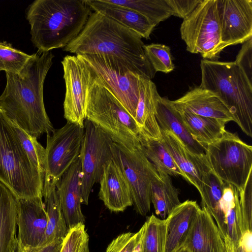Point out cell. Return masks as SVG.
<instances>
[{
	"mask_svg": "<svg viewBox=\"0 0 252 252\" xmlns=\"http://www.w3.org/2000/svg\"><path fill=\"white\" fill-rule=\"evenodd\" d=\"M54 57L51 52H37L19 73L5 72L6 83L0 96V109L6 117L37 138L55 129L43 100L44 83Z\"/></svg>",
	"mask_w": 252,
	"mask_h": 252,
	"instance_id": "obj_1",
	"label": "cell"
},
{
	"mask_svg": "<svg viewBox=\"0 0 252 252\" xmlns=\"http://www.w3.org/2000/svg\"><path fill=\"white\" fill-rule=\"evenodd\" d=\"M141 37L97 12H92L78 36L63 50L77 55H96L152 80L156 74L144 52Z\"/></svg>",
	"mask_w": 252,
	"mask_h": 252,
	"instance_id": "obj_2",
	"label": "cell"
},
{
	"mask_svg": "<svg viewBox=\"0 0 252 252\" xmlns=\"http://www.w3.org/2000/svg\"><path fill=\"white\" fill-rule=\"evenodd\" d=\"M92 10L84 0H36L26 18L31 41L40 53L63 48L85 26Z\"/></svg>",
	"mask_w": 252,
	"mask_h": 252,
	"instance_id": "obj_3",
	"label": "cell"
},
{
	"mask_svg": "<svg viewBox=\"0 0 252 252\" xmlns=\"http://www.w3.org/2000/svg\"><path fill=\"white\" fill-rule=\"evenodd\" d=\"M200 87L216 95L231 113L234 122L252 137V83L234 62L201 61Z\"/></svg>",
	"mask_w": 252,
	"mask_h": 252,
	"instance_id": "obj_4",
	"label": "cell"
},
{
	"mask_svg": "<svg viewBox=\"0 0 252 252\" xmlns=\"http://www.w3.org/2000/svg\"><path fill=\"white\" fill-rule=\"evenodd\" d=\"M86 65L89 71L86 119L100 128L114 142L129 148L139 147V130L134 119Z\"/></svg>",
	"mask_w": 252,
	"mask_h": 252,
	"instance_id": "obj_5",
	"label": "cell"
},
{
	"mask_svg": "<svg viewBox=\"0 0 252 252\" xmlns=\"http://www.w3.org/2000/svg\"><path fill=\"white\" fill-rule=\"evenodd\" d=\"M44 178L31 162L0 109V182L16 198L43 197Z\"/></svg>",
	"mask_w": 252,
	"mask_h": 252,
	"instance_id": "obj_6",
	"label": "cell"
},
{
	"mask_svg": "<svg viewBox=\"0 0 252 252\" xmlns=\"http://www.w3.org/2000/svg\"><path fill=\"white\" fill-rule=\"evenodd\" d=\"M205 150L212 171L223 182L240 190L252 172V147L236 133L226 130Z\"/></svg>",
	"mask_w": 252,
	"mask_h": 252,
	"instance_id": "obj_7",
	"label": "cell"
},
{
	"mask_svg": "<svg viewBox=\"0 0 252 252\" xmlns=\"http://www.w3.org/2000/svg\"><path fill=\"white\" fill-rule=\"evenodd\" d=\"M180 33L187 51L200 54L205 60L218 61L225 46L221 39L217 0H202L192 12L183 19Z\"/></svg>",
	"mask_w": 252,
	"mask_h": 252,
	"instance_id": "obj_8",
	"label": "cell"
},
{
	"mask_svg": "<svg viewBox=\"0 0 252 252\" xmlns=\"http://www.w3.org/2000/svg\"><path fill=\"white\" fill-rule=\"evenodd\" d=\"M113 159L124 173L129 186L135 211L145 216L151 208V181L158 174L153 164L144 153L141 146L129 148L113 142Z\"/></svg>",
	"mask_w": 252,
	"mask_h": 252,
	"instance_id": "obj_9",
	"label": "cell"
},
{
	"mask_svg": "<svg viewBox=\"0 0 252 252\" xmlns=\"http://www.w3.org/2000/svg\"><path fill=\"white\" fill-rule=\"evenodd\" d=\"M111 138L95 124L86 119L80 157L82 204H88L94 184L99 182L104 166L112 159Z\"/></svg>",
	"mask_w": 252,
	"mask_h": 252,
	"instance_id": "obj_10",
	"label": "cell"
},
{
	"mask_svg": "<svg viewBox=\"0 0 252 252\" xmlns=\"http://www.w3.org/2000/svg\"><path fill=\"white\" fill-rule=\"evenodd\" d=\"M84 126L69 122L47 134L44 183L57 184L80 155Z\"/></svg>",
	"mask_w": 252,
	"mask_h": 252,
	"instance_id": "obj_11",
	"label": "cell"
},
{
	"mask_svg": "<svg viewBox=\"0 0 252 252\" xmlns=\"http://www.w3.org/2000/svg\"><path fill=\"white\" fill-rule=\"evenodd\" d=\"M76 56L94 71L134 119L139 98V75L101 56Z\"/></svg>",
	"mask_w": 252,
	"mask_h": 252,
	"instance_id": "obj_12",
	"label": "cell"
},
{
	"mask_svg": "<svg viewBox=\"0 0 252 252\" xmlns=\"http://www.w3.org/2000/svg\"><path fill=\"white\" fill-rule=\"evenodd\" d=\"M61 63L66 88L63 104L64 117L67 122L84 126L87 118L88 68L76 56L67 55Z\"/></svg>",
	"mask_w": 252,
	"mask_h": 252,
	"instance_id": "obj_13",
	"label": "cell"
},
{
	"mask_svg": "<svg viewBox=\"0 0 252 252\" xmlns=\"http://www.w3.org/2000/svg\"><path fill=\"white\" fill-rule=\"evenodd\" d=\"M217 11L225 47L252 37V0H217Z\"/></svg>",
	"mask_w": 252,
	"mask_h": 252,
	"instance_id": "obj_14",
	"label": "cell"
},
{
	"mask_svg": "<svg viewBox=\"0 0 252 252\" xmlns=\"http://www.w3.org/2000/svg\"><path fill=\"white\" fill-rule=\"evenodd\" d=\"M17 239L25 249L39 247L47 224L42 197L16 198Z\"/></svg>",
	"mask_w": 252,
	"mask_h": 252,
	"instance_id": "obj_15",
	"label": "cell"
},
{
	"mask_svg": "<svg viewBox=\"0 0 252 252\" xmlns=\"http://www.w3.org/2000/svg\"><path fill=\"white\" fill-rule=\"evenodd\" d=\"M81 170L79 156L56 184L57 192L68 230L78 224H84L85 221L81 210Z\"/></svg>",
	"mask_w": 252,
	"mask_h": 252,
	"instance_id": "obj_16",
	"label": "cell"
},
{
	"mask_svg": "<svg viewBox=\"0 0 252 252\" xmlns=\"http://www.w3.org/2000/svg\"><path fill=\"white\" fill-rule=\"evenodd\" d=\"M161 140L186 180L200 192L205 175L211 170L206 155L198 156L190 152L173 132L161 130Z\"/></svg>",
	"mask_w": 252,
	"mask_h": 252,
	"instance_id": "obj_17",
	"label": "cell"
},
{
	"mask_svg": "<svg viewBox=\"0 0 252 252\" xmlns=\"http://www.w3.org/2000/svg\"><path fill=\"white\" fill-rule=\"evenodd\" d=\"M99 182V198L110 211L123 212L133 205L128 182L113 158L104 165Z\"/></svg>",
	"mask_w": 252,
	"mask_h": 252,
	"instance_id": "obj_18",
	"label": "cell"
},
{
	"mask_svg": "<svg viewBox=\"0 0 252 252\" xmlns=\"http://www.w3.org/2000/svg\"><path fill=\"white\" fill-rule=\"evenodd\" d=\"M182 246L190 252H226L224 240L206 208L198 212Z\"/></svg>",
	"mask_w": 252,
	"mask_h": 252,
	"instance_id": "obj_19",
	"label": "cell"
},
{
	"mask_svg": "<svg viewBox=\"0 0 252 252\" xmlns=\"http://www.w3.org/2000/svg\"><path fill=\"white\" fill-rule=\"evenodd\" d=\"M172 102L178 110L215 119L226 124L234 121L231 113L220 99L200 86L192 88L183 96Z\"/></svg>",
	"mask_w": 252,
	"mask_h": 252,
	"instance_id": "obj_20",
	"label": "cell"
},
{
	"mask_svg": "<svg viewBox=\"0 0 252 252\" xmlns=\"http://www.w3.org/2000/svg\"><path fill=\"white\" fill-rule=\"evenodd\" d=\"M138 83L139 98L134 120L140 140H160L162 134L156 118V101L159 94L152 80L139 76Z\"/></svg>",
	"mask_w": 252,
	"mask_h": 252,
	"instance_id": "obj_21",
	"label": "cell"
},
{
	"mask_svg": "<svg viewBox=\"0 0 252 252\" xmlns=\"http://www.w3.org/2000/svg\"><path fill=\"white\" fill-rule=\"evenodd\" d=\"M92 10L116 21L149 39L157 26L141 14L129 8L110 3L107 0H84Z\"/></svg>",
	"mask_w": 252,
	"mask_h": 252,
	"instance_id": "obj_22",
	"label": "cell"
},
{
	"mask_svg": "<svg viewBox=\"0 0 252 252\" xmlns=\"http://www.w3.org/2000/svg\"><path fill=\"white\" fill-rule=\"evenodd\" d=\"M200 209L195 201L187 200L173 210L165 219L164 252H174L183 245Z\"/></svg>",
	"mask_w": 252,
	"mask_h": 252,
	"instance_id": "obj_23",
	"label": "cell"
},
{
	"mask_svg": "<svg viewBox=\"0 0 252 252\" xmlns=\"http://www.w3.org/2000/svg\"><path fill=\"white\" fill-rule=\"evenodd\" d=\"M156 118L161 130L173 132L192 153L201 156L205 155V149L189 132L171 100L159 95L158 96L156 101Z\"/></svg>",
	"mask_w": 252,
	"mask_h": 252,
	"instance_id": "obj_24",
	"label": "cell"
},
{
	"mask_svg": "<svg viewBox=\"0 0 252 252\" xmlns=\"http://www.w3.org/2000/svg\"><path fill=\"white\" fill-rule=\"evenodd\" d=\"M42 196L47 215V224L39 247L47 245L58 239H63L68 232L57 192L56 185L44 183Z\"/></svg>",
	"mask_w": 252,
	"mask_h": 252,
	"instance_id": "obj_25",
	"label": "cell"
},
{
	"mask_svg": "<svg viewBox=\"0 0 252 252\" xmlns=\"http://www.w3.org/2000/svg\"><path fill=\"white\" fill-rule=\"evenodd\" d=\"M177 110L189 132L204 149L207 145L220 138L226 131V123L223 122Z\"/></svg>",
	"mask_w": 252,
	"mask_h": 252,
	"instance_id": "obj_26",
	"label": "cell"
},
{
	"mask_svg": "<svg viewBox=\"0 0 252 252\" xmlns=\"http://www.w3.org/2000/svg\"><path fill=\"white\" fill-rule=\"evenodd\" d=\"M16 198L0 182V252H10L17 230Z\"/></svg>",
	"mask_w": 252,
	"mask_h": 252,
	"instance_id": "obj_27",
	"label": "cell"
},
{
	"mask_svg": "<svg viewBox=\"0 0 252 252\" xmlns=\"http://www.w3.org/2000/svg\"><path fill=\"white\" fill-rule=\"evenodd\" d=\"M151 181V200L156 214L165 220L181 204L179 192L167 174L158 172Z\"/></svg>",
	"mask_w": 252,
	"mask_h": 252,
	"instance_id": "obj_28",
	"label": "cell"
},
{
	"mask_svg": "<svg viewBox=\"0 0 252 252\" xmlns=\"http://www.w3.org/2000/svg\"><path fill=\"white\" fill-rule=\"evenodd\" d=\"M225 183L219 178L211 170L203 178L201 190L202 208H206L216 222L223 239L226 236L224 217L220 207Z\"/></svg>",
	"mask_w": 252,
	"mask_h": 252,
	"instance_id": "obj_29",
	"label": "cell"
},
{
	"mask_svg": "<svg viewBox=\"0 0 252 252\" xmlns=\"http://www.w3.org/2000/svg\"><path fill=\"white\" fill-rule=\"evenodd\" d=\"M140 142L146 157L153 164L158 172L164 173L169 176H180L186 180L185 176L166 149L161 139H140Z\"/></svg>",
	"mask_w": 252,
	"mask_h": 252,
	"instance_id": "obj_30",
	"label": "cell"
},
{
	"mask_svg": "<svg viewBox=\"0 0 252 252\" xmlns=\"http://www.w3.org/2000/svg\"><path fill=\"white\" fill-rule=\"evenodd\" d=\"M140 252H164L166 221L154 214L147 218L142 226Z\"/></svg>",
	"mask_w": 252,
	"mask_h": 252,
	"instance_id": "obj_31",
	"label": "cell"
},
{
	"mask_svg": "<svg viewBox=\"0 0 252 252\" xmlns=\"http://www.w3.org/2000/svg\"><path fill=\"white\" fill-rule=\"evenodd\" d=\"M141 14L156 25L172 16L166 0H107Z\"/></svg>",
	"mask_w": 252,
	"mask_h": 252,
	"instance_id": "obj_32",
	"label": "cell"
},
{
	"mask_svg": "<svg viewBox=\"0 0 252 252\" xmlns=\"http://www.w3.org/2000/svg\"><path fill=\"white\" fill-rule=\"evenodd\" d=\"M220 209L225 218L226 235L236 248L244 233L239 204V193L237 190L233 199L224 201Z\"/></svg>",
	"mask_w": 252,
	"mask_h": 252,
	"instance_id": "obj_33",
	"label": "cell"
},
{
	"mask_svg": "<svg viewBox=\"0 0 252 252\" xmlns=\"http://www.w3.org/2000/svg\"><path fill=\"white\" fill-rule=\"evenodd\" d=\"M10 122L30 160L45 178V148L37 141V138Z\"/></svg>",
	"mask_w": 252,
	"mask_h": 252,
	"instance_id": "obj_34",
	"label": "cell"
},
{
	"mask_svg": "<svg viewBox=\"0 0 252 252\" xmlns=\"http://www.w3.org/2000/svg\"><path fill=\"white\" fill-rule=\"evenodd\" d=\"M32 55L14 48L6 41H0V69L1 71L19 73Z\"/></svg>",
	"mask_w": 252,
	"mask_h": 252,
	"instance_id": "obj_35",
	"label": "cell"
},
{
	"mask_svg": "<svg viewBox=\"0 0 252 252\" xmlns=\"http://www.w3.org/2000/svg\"><path fill=\"white\" fill-rule=\"evenodd\" d=\"M144 52L154 70L169 73L174 69L169 47L158 43L144 45Z\"/></svg>",
	"mask_w": 252,
	"mask_h": 252,
	"instance_id": "obj_36",
	"label": "cell"
},
{
	"mask_svg": "<svg viewBox=\"0 0 252 252\" xmlns=\"http://www.w3.org/2000/svg\"><path fill=\"white\" fill-rule=\"evenodd\" d=\"M88 243L89 236L85 224H80L68 230L60 252H81Z\"/></svg>",
	"mask_w": 252,
	"mask_h": 252,
	"instance_id": "obj_37",
	"label": "cell"
},
{
	"mask_svg": "<svg viewBox=\"0 0 252 252\" xmlns=\"http://www.w3.org/2000/svg\"><path fill=\"white\" fill-rule=\"evenodd\" d=\"M239 204L244 231L252 229V172L243 187L239 191Z\"/></svg>",
	"mask_w": 252,
	"mask_h": 252,
	"instance_id": "obj_38",
	"label": "cell"
},
{
	"mask_svg": "<svg viewBox=\"0 0 252 252\" xmlns=\"http://www.w3.org/2000/svg\"><path fill=\"white\" fill-rule=\"evenodd\" d=\"M142 227L136 232L121 234L109 244L105 252H133L140 242Z\"/></svg>",
	"mask_w": 252,
	"mask_h": 252,
	"instance_id": "obj_39",
	"label": "cell"
},
{
	"mask_svg": "<svg viewBox=\"0 0 252 252\" xmlns=\"http://www.w3.org/2000/svg\"><path fill=\"white\" fill-rule=\"evenodd\" d=\"M252 37L243 43L234 62L252 83Z\"/></svg>",
	"mask_w": 252,
	"mask_h": 252,
	"instance_id": "obj_40",
	"label": "cell"
},
{
	"mask_svg": "<svg viewBox=\"0 0 252 252\" xmlns=\"http://www.w3.org/2000/svg\"><path fill=\"white\" fill-rule=\"evenodd\" d=\"M172 16L183 19L188 17L202 0H166Z\"/></svg>",
	"mask_w": 252,
	"mask_h": 252,
	"instance_id": "obj_41",
	"label": "cell"
},
{
	"mask_svg": "<svg viewBox=\"0 0 252 252\" xmlns=\"http://www.w3.org/2000/svg\"><path fill=\"white\" fill-rule=\"evenodd\" d=\"M63 242V239H58L44 246L25 249L26 252H60Z\"/></svg>",
	"mask_w": 252,
	"mask_h": 252,
	"instance_id": "obj_42",
	"label": "cell"
},
{
	"mask_svg": "<svg viewBox=\"0 0 252 252\" xmlns=\"http://www.w3.org/2000/svg\"><path fill=\"white\" fill-rule=\"evenodd\" d=\"M240 245L244 252H252V231L246 230L242 234L239 240Z\"/></svg>",
	"mask_w": 252,
	"mask_h": 252,
	"instance_id": "obj_43",
	"label": "cell"
},
{
	"mask_svg": "<svg viewBox=\"0 0 252 252\" xmlns=\"http://www.w3.org/2000/svg\"><path fill=\"white\" fill-rule=\"evenodd\" d=\"M10 252H26L24 247L19 241L16 237L14 240Z\"/></svg>",
	"mask_w": 252,
	"mask_h": 252,
	"instance_id": "obj_44",
	"label": "cell"
},
{
	"mask_svg": "<svg viewBox=\"0 0 252 252\" xmlns=\"http://www.w3.org/2000/svg\"><path fill=\"white\" fill-rule=\"evenodd\" d=\"M174 252H190L187 249L184 248L183 246H181L177 250H176Z\"/></svg>",
	"mask_w": 252,
	"mask_h": 252,
	"instance_id": "obj_45",
	"label": "cell"
},
{
	"mask_svg": "<svg viewBox=\"0 0 252 252\" xmlns=\"http://www.w3.org/2000/svg\"><path fill=\"white\" fill-rule=\"evenodd\" d=\"M81 252H90L89 249V243L86 244Z\"/></svg>",
	"mask_w": 252,
	"mask_h": 252,
	"instance_id": "obj_46",
	"label": "cell"
},
{
	"mask_svg": "<svg viewBox=\"0 0 252 252\" xmlns=\"http://www.w3.org/2000/svg\"><path fill=\"white\" fill-rule=\"evenodd\" d=\"M235 252H244L242 247L238 245V246L235 248Z\"/></svg>",
	"mask_w": 252,
	"mask_h": 252,
	"instance_id": "obj_47",
	"label": "cell"
},
{
	"mask_svg": "<svg viewBox=\"0 0 252 252\" xmlns=\"http://www.w3.org/2000/svg\"><path fill=\"white\" fill-rule=\"evenodd\" d=\"M133 252H140V244L137 246Z\"/></svg>",
	"mask_w": 252,
	"mask_h": 252,
	"instance_id": "obj_48",
	"label": "cell"
},
{
	"mask_svg": "<svg viewBox=\"0 0 252 252\" xmlns=\"http://www.w3.org/2000/svg\"><path fill=\"white\" fill-rule=\"evenodd\" d=\"M0 71H1V70L0 69Z\"/></svg>",
	"mask_w": 252,
	"mask_h": 252,
	"instance_id": "obj_49",
	"label": "cell"
}]
</instances>
